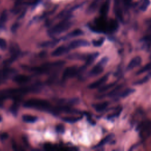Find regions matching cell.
Returning <instances> with one entry per match:
<instances>
[{
  "label": "cell",
  "instance_id": "cell-7",
  "mask_svg": "<svg viewBox=\"0 0 151 151\" xmlns=\"http://www.w3.org/2000/svg\"><path fill=\"white\" fill-rule=\"evenodd\" d=\"M78 72V70L77 67L74 66L68 67L63 71V78L64 79H67V78L73 77L75 75H76Z\"/></svg>",
  "mask_w": 151,
  "mask_h": 151
},
{
  "label": "cell",
  "instance_id": "cell-27",
  "mask_svg": "<svg viewBox=\"0 0 151 151\" xmlns=\"http://www.w3.org/2000/svg\"><path fill=\"white\" fill-rule=\"evenodd\" d=\"M131 1H132V0H123L124 4L126 6H129L131 3Z\"/></svg>",
  "mask_w": 151,
  "mask_h": 151
},
{
  "label": "cell",
  "instance_id": "cell-3",
  "mask_svg": "<svg viewBox=\"0 0 151 151\" xmlns=\"http://www.w3.org/2000/svg\"><path fill=\"white\" fill-rule=\"evenodd\" d=\"M141 138L146 139L151 134V121L146 120L142 122L137 127Z\"/></svg>",
  "mask_w": 151,
  "mask_h": 151
},
{
  "label": "cell",
  "instance_id": "cell-9",
  "mask_svg": "<svg viewBox=\"0 0 151 151\" xmlns=\"http://www.w3.org/2000/svg\"><path fill=\"white\" fill-rule=\"evenodd\" d=\"M142 63V58L140 56H136L134 58H133L127 66V70H131L132 69H134V68L139 66Z\"/></svg>",
  "mask_w": 151,
  "mask_h": 151
},
{
  "label": "cell",
  "instance_id": "cell-30",
  "mask_svg": "<svg viewBox=\"0 0 151 151\" xmlns=\"http://www.w3.org/2000/svg\"><path fill=\"white\" fill-rule=\"evenodd\" d=\"M1 120H2V117H1V116H0V122H1Z\"/></svg>",
  "mask_w": 151,
  "mask_h": 151
},
{
  "label": "cell",
  "instance_id": "cell-28",
  "mask_svg": "<svg viewBox=\"0 0 151 151\" xmlns=\"http://www.w3.org/2000/svg\"><path fill=\"white\" fill-rule=\"evenodd\" d=\"M8 137V134L6 133H3L1 136V138L2 139H6Z\"/></svg>",
  "mask_w": 151,
  "mask_h": 151
},
{
  "label": "cell",
  "instance_id": "cell-11",
  "mask_svg": "<svg viewBox=\"0 0 151 151\" xmlns=\"http://www.w3.org/2000/svg\"><path fill=\"white\" fill-rule=\"evenodd\" d=\"M30 80V77L24 74H18L14 77V81L18 84H24L28 82Z\"/></svg>",
  "mask_w": 151,
  "mask_h": 151
},
{
  "label": "cell",
  "instance_id": "cell-4",
  "mask_svg": "<svg viewBox=\"0 0 151 151\" xmlns=\"http://www.w3.org/2000/svg\"><path fill=\"white\" fill-rule=\"evenodd\" d=\"M70 26V24L68 22L63 21L52 27L49 31L50 35H57L61 32L67 30Z\"/></svg>",
  "mask_w": 151,
  "mask_h": 151
},
{
  "label": "cell",
  "instance_id": "cell-12",
  "mask_svg": "<svg viewBox=\"0 0 151 151\" xmlns=\"http://www.w3.org/2000/svg\"><path fill=\"white\" fill-rule=\"evenodd\" d=\"M110 4V0H106L102 4L100 9V16L106 17L109 9Z\"/></svg>",
  "mask_w": 151,
  "mask_h": 151
},
{
  "label": "cell",
  "instance_id": "cell-24",
  "mask_svg": "<svg viewBox=\"0 0 151 151\" xmlns=\"http://www.w3.org/2000/svg\"><path fill=\"white\" fill-rule=\"evenodd\" d=\"M6 41L3 39L0 38V48L2 49V50H5L6 48Z\"/></svg>",
  "mask_w": 151,
  "mask_h": 151
},
{
  "label": "cell",
  "instance_id": "cell-1",
  "mask_svg": "<svg viewBox=\"0 0 151 151\" xmlns=\"http://www.w3.org/2000/svg\"><path fill=\"white\" fill-rule=\"evenodd\" d=\"M24 106L27 108H32L39 110L50 109L51 106L50 103L48 101L37 99L28 100L24 103Z\"/></svg>",
  "mask_w": 151,
  "mask_h": 151
},
{
  "label": "cell",
  "instance_id": "cell-17",
  "mask_svg": "<svg viewBox=\"0 0 151 151\" xmlns=\"http://www.w3.org/2000/svg\"><path fill=\"white\" fill-rule=\"evenodd\" d=\"M150 70H151V62L147 63V64H146L145 66H143L142 68H141L140 70H139L137 71V72L136 73L137 75H139L141 74L142 73H145L146 71H149Z\"/></svg>",
  "mask_w": 151,
  "mask_h": 151
},
{
  "label": "cell",
  "instance_id": "cell-8",
  "mask_svg": "<svg viewBox=\"0 0 151 151\" xmlns=\"http://www.w3.org/2000/svg\"><path fill=\"white\" fill-rule=\"evenodd\" d=\"M108 77H109V74H108L104 75V76L101 77V78H100L97 81L90 84L89 86H88V88H90V89H94V88H98V87H100L101 86H102L103 84H104L106 82V81L108 79Z\"/></svg>",
  "mask_w": 151,
  "mask_h": 151
},
{
  "label": "cell",
  "instance_id": "cell-18",
  "mask_svg": "<svg viewBox=\"0 0 151 151\" xmlns=\"http://www.w3.org/2000/svg\"><path fill=\"white\" fill-rule=\"evenodd\" d=\"M122 85H119L117 87H116L113 90L110 91L108 93V96H113L118 94V92L120 91V90L122 88Z\"/></svg>",
  "mask_w": 151,
  "mask_h": 151
},
{
  "label": "cell",
  "instance_id": "cell-14",
  "mask_svg": "<svg viewBox=\"0 0 151 151\" xmlns=\"http://www.w3.org/2000/svg\"><path fill=\"white\" fill-rule=\"evenodd\" d=\"M22 118L23 121L26 123H34L37 120V117L36 116L29 114H25Z\"/></svg>",
  "mask_w": 151,
  "mask_h": 151
},
{
  "label": "cell",
  "instance_id": "cell-13",
  "mask_svg": "<svg viewBox=\"0 0 151 151\" xmlns=\"http://www.w3.org/2000/svg\"><path fill=\"white\" fill-rule=\"evenodd\" d=\"M109 106V102L107 101H104L102 103H100L98 104H96L94 106V108L96 111L98 112H100L105 110L107 106Z\"/></svg>",
  "mask_w": 151,
  "mask_h": 151
},
{
  "label": "cell",
  "instance_id": "cell-19",
  "mask_svg": "<svg viewBox=\"0 0 151 151\" xmlns=\"http://www.w3.org/2000/svg\"><path fill=\"white\" fill-rule=\"evenodd\" d=\"M83 34V32L79 29H77L74 30L73 31H72L70 34L69 36L70 37H77V36H80L81 35H82Z\"/></svg>",
  "mask_w": 151,
  "mask_h": 151
},
{
  "label": "cell",
  "instance_id": "cell-5",
  "mask_svg": "<svg viewBox=\"0 0 151 151\" xmlns=\"http://www.w3.org/2000/svg\"><path fill=\"white\" fill-rule=\"evenodd\" d=\"M107 61H108V58L107 57L103 58L99 61V63H98L91 70V71L90 72V74L93 76H97V75L101 74L103 71L104 66L107 63Z\"/></svg>",
  "mask_w": 151,
  "mask_h": 151
},
{
  "label": "cell",
  "instance_id": "cell-29",
  "mask_svg": "<svg viewBox=\"0 0 151 151\" xmlns=\"http://www.w3.org/2000/svg\"><path fill=\"white\" fill-rule=\"evenodd\" d=\"M147 77H151V72L147 75Z\"/></svg>",
  "mask_w": 151,
  "mask_h": 151
},
{
  "label": "cell",
  "instance_id": "cell-15",
  "mask_svg": "<svg viewBox=\"0 0 151 151\" xmlns=\"http://www.w3.org/2000/svg\"><path fill=\"white\" fill-rule=\"evenodd\" d=\"M134 89L132 88H126L125 90H124L123 91H122V92L120 93L119 94V96L120 97H126L127 96H129V95H130L131 94H132L134 92Z\"/></svg>",
  "mask_w": 151,
  "mask_h": 151
},
{
  "label": "cell",
  "instance_id": "cell-20",
  "mask_svg": "<svg viewBox=\"0 0 151 151\" xmlns=\"http://www.w3.org/2000/svg\"><path fill=\"white\" fill-rule=\"evenodd\" d=\"M104 41V38L101 37V38H100V39H99L97 40H94L93 41V44L94 46L97 47H100L103 44Z\"/></svg>",
  "mask_w": 151,
  "mask_h": 151
},
{
  "label": "cell",
  "instance_id": "cell-10",
  "mask_svg": "<svg viewBox=\"0 0 151 151\" xmlns=\"http://www.w3.org/2000/svg\"><path fill=\"white\" fill-rule=\"evenodd\" d=\"M70 49L68 48V46H64V45H61L57 48H56L52 52V55L54 57L60 56L62 55L65 53H67Z\"/></svg>",
  "mask_w": 151,
  "mask_h": 151
},
{
  "label": "cell",
  "instance_id": "cell-21",
  "mask_svg": "<svg viewBox=\"0 0 151 151\" xmlns=\"http://www.w3.org/2000/svg\"><path fill=\"white\" fill-rule=\"evenodd\" d=\"M150 5V1L149 0H144L143 1L142 4L140 6V9L142 11H145L147 7L149 6V5Z\"/></svg>",
  "mask_w": 151,
  "mask_h": 151
},
{
  "label": "cell",
  "instance_id": "cell-25",
  "mask_svg": "<svg viewBox=\"0 0 151 151\" xmlns=\"http://www.w3.org/2000/svg\"><path fill=\"white\" fill-rule=\"evenodd\" d=\"M56 130L58 133H63L64 132V127L63 124H58L56 126Z\"/></svg>",
  "mask_w": 151,
  "mask_h": 151
},
{
  "label": "cell",
  "instance_id": "cell-31",
  "mask_svg": "<svg viewBox=\"0 0 151 151\" xmlns=\"http://www.w3.org/2000/svg\"><path fill=\"white\" fill-rule=\"evenodd\" d=\"M1 78H0V83H1Z\"/></svg>",
  "mask_w": 151,
  "mask_h": 151
},
{
  "label": "cell",
  "instance_id": "cell-26",
  "mask_svg": "<svg viewBox=\"0 0 151 151\" xmlns=\"http://www.w3.org/2000/svg\"><path fill=\"white\" fill-rule=\"evenodd\" d=\"M101 0H95L94 1V2L93 3V4L91 5V8H92V9H94V8H96V5H97V3H99V1H100Z\"/></svg>",
  "mask_w": 151,
  "mask_h": 151
},
{
  "label": "cell",
  "instance_id": "cell-2",
  "mask_svg": "<svg viewBox=\"0 0 151 151\" xmlns=\"http://www.w3.org/2000/svg\"><path fill=\"white\" fill-rule=\"evenodd\" d=\"M64 63L63 61H58V62H55V63H47L44 64L41 66L39 67H30L29 70L31 71L36 73H45L48 71H49L52 68L61 66L63 65Z\"/></svg>",
  "mask_w": 151,
  "mask_h": 151
},
{
  "label": "cell",
  "instance_id": "cell-16",
  "mask_svg": "<svg viewBox=\"0 0 151 151\" xmlns=\"http://www.w3.org/2000/svg\"><path fill=\"white\" fill-rule=\"evenodd\" d=\"M113 136V134H110L107 135V136L106 137H105L103 139H102V140L100 142V143H99L98 145H97L96 146V147H101V146H102L106 145L107 143H108V142L112 139Z\"/></svg>",
  "mask_w": 151,
  "mask_h": 151
},
{
  "label": "cell",
  "instance_id": "cell-23",
  "mask_svg": "<svg viewBox=\"0 0 151 151\" xmlns=\"http://www.w3.org/2000/svg\"><path fill=\"white\" fill-rule=\"evenodd\" d=\"M114 85V83H111V84H108V85H106V86H103V87H101L100 88L99 91H100V92L105 91L109 90V88H111Z\"/></svg>",
  "mask_w": 151,
  "mask_h": 151
},
{
  "label": "cell",
  "instance_id": "cell-6",
  "mask_svg": "<svg viewBox=\"0 0 151 151\" xmlns=\"http://www.w3.org/2000/svg\"><path fill=\"white\" fill-rule=\"evenodd\" d=\"M88 45H89V42L88 41L85 40L79 39V40H76L72 41L67 46L68 48L70 50V49L77 48L80 47L87 46Z\"/></svg>",
  "mask_w": 151,
  "mask_h": 151
},
{
  "label": "cell",
  "instance_id": "cell-22",
  "mask_svg": "<svg viewBox=\"0 0 151 151\" xmlns=\"http://www.w3.org/2000/svg\"><path fill=\"white\" fill-rule=\"evenodd\" d=\"M79 120L78 117H64L63 119V120L69 123H74Z\"/></svg>",
  "mask_w": 151,
  "mask_h": 151
}]
</instances>
